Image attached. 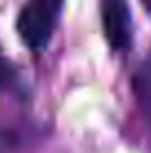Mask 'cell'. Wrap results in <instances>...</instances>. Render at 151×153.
<instances>
[{"label": "cell", "instance_id": "7a4b0ae2", "mask_svg": "<svg viewBox=\"0 0 151 153\" xmlns=\"http://www.w3.org/2000/svg\"><path fill=\"white\" fill-rule=\"evenodd\" d=\"M102 31L113 51H127L131 47V9L129 0H102L100 2Z\"/></svg>", "mask_w": 151, "mask_h": 153}, {"label": "cell", "instance_id": "6da1fadb", "mask_svg": "<svg viewBox=\"0 0 151 153\" xmlns=\"http://www.w3.org/2000/svg\"><path fill=\"white\" fill-rule=\"evenodd\" d=\"M65 0H27L16 20L22 45L31 51H42L58 27V18Z\"/></svg>", "mask_w": 151, "mask_h": 153}, {"label": "cell", "instance_id": "3957f363", "mask_svg": "<svg viewBox=\"0 0 151 153\" xmlns=\"http://www.w3.org/2000/svg\"><path fill=\"white\" fill-rule=\"evenodd\" d=\"M16 76H18L16 65L2 53V49H0V91H4V89L11 87L13 80H16Z\"/></svg>", "mask_w": 151, "mask_h": 153}, {"label": "cell", "instance_id": "277c9868", "mask_svg": "<svg viewBox=\"0 0 151 153\" xmlns=\"http://www.w3.org/2000/svg\"><path fill=\"white\" fill-rule=\"evenodd\" d=\"M142 4H144V9L151 13V0H142Z\"/></svg>", "mask_w": 151, "mask_h": 153}]
</instances>
